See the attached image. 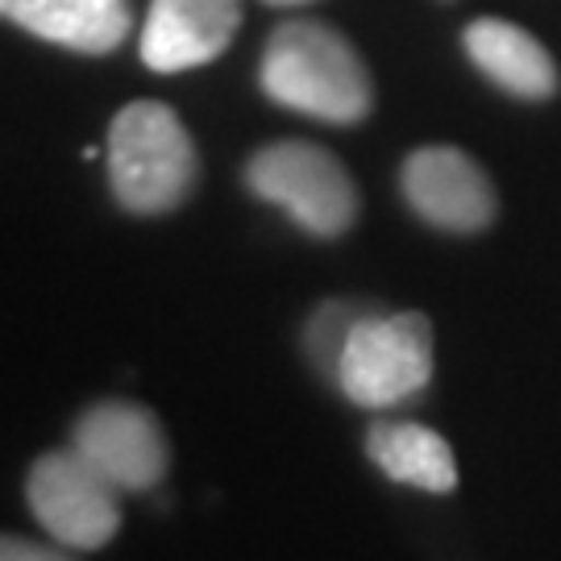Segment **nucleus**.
Listing matches in <instances>:
<instances>
[{"instance_id":"2","label":"nucleus","mask_w":561,"mask_h":561,"mask_svg":"<svg viewBox=\"0 0 561 561\" xmlns=\"http://www.w3.org/2000/svg\"><path fill=\"white\" fill-rule=\"evenodd\" d=\"M201 175V159L183 121L159 101L125 104L108 125V183L121 208L162 217L180 208Z\"/></svg>"},{"instance_id":"6","label":"nucleus","mask_w":561,"mask_h":561,"mask_svg":"<svg viewBox=\"0 0 561 561\" xmlns=\"http://www.w3.org/2000/svg\"><path fill=\"white\" fill-rule=\"evenodd\" d=\"M71 445L101 470L104 479L117 482L121 491L159 486L167 474V461H171L159 416L125 400L92 403L76 421Z\"/></svg>"},{"instance_id":"11","label":"nucleus","mask_w":561,"mask_h":561,"mask_svg":"<svg viewBox=\"0 0 561 561\" xmlns=\"http://www.w3.org/2000/svg\"><path fill=\"white\" fill-rule=\"evenodd\" d=\"M366 454L391 482L449 495L458 486V461L442 433L412 421H379L366 433Z\"/></svg>"},{"instance_id":"7","label":"nucleus","mask_w":561,"mask_h":561,"mask_svg":"<svg viewBox=\"0 0 561 561\" xmlns=\"http://www.w3.org/2000/svg\"><path fill=\"white\" fill-rule=\"evenodd\" d=\"M403 201L421 221L449 233H479L495 221V187L458 146H421L403 162Z\"/></svg>"},{"instance_id":"3","label":"nucleus","mask_w":561,"mask_h":561,"mask_svg":"<svg viewBox=\"0 0 561 561\" xmlns=\"http://www.w3.org/2000/svg\"><path fill=\"white\" fill-rule=\"evenodd\" d=\"M341 396L370 412L416 400L433 379V324L421 312H366L337 358Z\"/></svg>"},{"instance_id":"8","label":"nucleus","mask_w":561,"mask_h":561,"mask_svg":"<svg viewBox=\"0 0 561 561\" xmlns=\"http://www.w3.org/2000/svg\"><path fill=\"white\" fill-rule=\"evenodd\" d=\"M241 25V0H150L141 62L159 76L221 59Z\"/></svg>"},{"instance_id":"4","label":"nucleus","mask_w":561,"mask_h":561,"mask_svg":"<svg viewBox=\"0 0 561 561\" xmlns=\"http://www.w3.org/2000/svg\"><path fill=\"white\" fill-rule=\"evenodd\" d=\"M245 183L259 201L283 208L312 238H341L358 221V192L350 171L312 141L262 146L245 167Z\"/></svg>"},{"instance_id":"9","label":"nucleus","mask_w":561,"mask_h":561,"mask_svg":"<svg viewBox=\"0 0 561 561\" xmlns=\"http://www.w3.org/2000/svg\"><path fill=\"white\" fill-rule=\"evenodd\" d=\"M0 13L50 46L108 55L129 38L134 0H0Z\"/></svg>"},{"instance_id":"13","label":"nucleus","mask_w":561,"mask_h":561,"mask_svg":"<svg viewBox=\"0 0 561 561\" xmlns=\"http://www.w3.org/2000/svg\"><path fill=\"white\" fill-rule=\"evenodd\" d=\"M59 545V541H55ZM55 545H34V541H18V537H4V545H0V558L4 561H59L67 558L71 549L62 545V549H55Z\"/></svg>"},{"instance_id":"10","label":"nucleus","mask_w":561,"mask_h":561,"mask_svg":"<svg viewBox=\"0 0 561 561\" xmlns=\"http://www.w3.org/2000/svg\"><path fill=\"white\" fill-rule=\"evenodd\" d=\"M461 46L491 83L520 101H549L558 92V62L528 30L500 18L470 21Z\"/></svg>"},{"instance_id":"14","label":"nucleus","mask_w":561,"mask_h":561,"mask_svg":"<svg viewBox=\"0 0 561 561\" xmlns=\"http://www.w3.org/2000/svg\"><path fill=\"white\" fill-rule=\"evenodd\" d=\"M266 4H279V9H300V4H312V0H266Z\"/></svg>"},{"instance_id":"1","label":"nucleus","mask_w":561,"mask_h":561,"mask_svg":"<svg viewBox=\"0 0 561 561\" xmlns=\"http://www.w3.org/2000/svg\"><path fill=\"white\" fill-rule=\"evenodd\" d=\"M259 83L275 104L329 125H354L375 104L358 50L321 21H283L266 38Z\"/></svg>"},{"instance_id":"12","label":"nucleus","mask_w":561,"mask_h":561,"mask_svg":"<svg viewBox=\"0 0 561 561\" xmlns=\"http://www.w3.org/2000/svg\"><path fill=\"white\" fill-rule=\"evenodd\" d=\"M366 312H370V308L350 304V300H329L312 312L308 333H304V345H308V358L317 362L329 379H333V370H337V358H341V350H345V341H350V333H354V324H358Z\"/></svg>"},{"instance_id":"5","label":"nucleus","mask_w":561,"mask_h":561,"mask_svg":"<svg viewBox=\"0 0 561 561\" xmlns=\"http://www.w3.org/2000/svg\"><path fill=\"white\" fill-rule=\"evenodd\" d=\"M121 491L83 458L80 449L42 454L25 479V500L34 520L46 528L50 541L67 545L71 553H92L117 537Z\"/></svg>"}]
</instances>
